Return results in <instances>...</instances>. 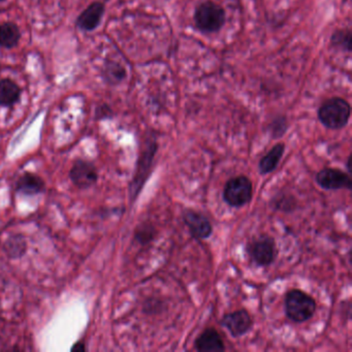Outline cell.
I'll return each mask as SVG.
<instances>
[{
	"label": "cell",
	"mask_w": 352,
	"mask_h": 352,
	"mask_svg": "<svg viewBox=\"0 0 352 352\" xmlns=\"http://www.w3.org/2000/svg\"><path fill=\"white\" fill-rule=\"evenodd\" d=\"M183 221L191 236L197 240H207L213 234V226L204 214L195 210H185Z\"/></svg>",
	"instance_id": "9"
},
{
	"label": "cell",
	"mask_w": 352,
	"mask_h": 352,
	"mask_svg": "<svg viewBox=\"0 0 352 352\" xmlns=\"http://www.w3.org/2000/svg\"><path fill=\"white\" fill-rule=\"evenodd\" d=\"M21 32L19 28L13 22H6L0 25V47L13 49L19 44Z\"/></svg>",
	"instance_id": "15"
},
{
	"label": "cell",
	"mask_w": 352,
	"mask_h": 352,
	"mask_svg": "<svg viewBox=\"0 0 352 352\" xmlns=\"http://www.w3.org/2000/svg\"><path fill=\"white\" fill-rule=\"evenodd\" d=\"M284 152H285V145L283 143H278L274 145L272 149L259 160V174L265 176V175L273 173L279 166L280 162L283 157Z\"/></svg>",
	"instance_id": "13"
},
{
	"label": "cell",
	"mask_w": 352,
	"mask_h": 352,
	"mask_svg": "<svg viewBox=\"0 0 352 352\" xmlns=\"http://www.w3.org/2000/svg\"><path fill=\"white\" fill-rule=\"evenodd\" d=\"M102 76L107 83L117 85L126 78V69L116 61L108 60L104 65Z\"/></svg>",
	"instance_id": "17"
},
{
	"label": "cell",
	"mask_w": 352,
	"mask_h": 352,
	"mask_svg": "<svg viewBox=\"0 0 352 352\" xmlns=\"http://www.w3.org/2000/svg\"><path fill=\"white\" fill-rule=\"evenodd\" d=\"M220 325L224 327L232 337L241 338L252 329L253 320L246 309H240L234 312L226 313L220 320Z\"/></svg>",
	"instance_id": "8"
},
{
	"label": "cell",
	"mask_w": 352,
	"mask_h": 352,
	"mask_svg": "<svg viewBox=\"0 0 352 352\" xmlns=\"http://www.w3.org/2000/svg\"><path fill=\"white\" fill-rule=\"evenodd\" d=\"M26 242L25 239L22 236H12L8 239L5 244V250L7 254L12 258L21 257L25 253Z\"/></svg>",
	"instance_id": "18"
},
{
	"label": "cell",
	"mask_w": 352,
	"mask_h": 352,
	"mask_svg": "<svg viewBox=\"0 0 352 352\" xmlns=\"http://www.w3.org/2000/svg\"><path fill=\"white\" fill-rule=\"evenodd\" d=\"M331 44L335 49L351 52V32L349 30H337L331 36Z\"/></svg>",
	"instance_id": "20"
},
{
	"label": "cell",
	"mask_w": 352,
	"mask_h": 352,
	"mask_svg": "<svg viewBox=\"0 0 352 352\" xmlns=\"http://www.w3.org/2000/svg\"><path fill=\"white\" fill-rule=\"evenodd\" d=\"M21 96V88L11 79L0 81V106L12 107L17 104Z\"/></svg>",
	"instance_id": "14"
},
{
	"label": "cell",
	"mask_w": 352,
	"mask_h": 352,
	"mask_svg": "<svg viewBox=\"0 0 352 352\" xmlns=\"http://www.w3.org/2000/svg\"><path fill=\"white\" fill-rule=\"evenodd\" d=\"M0 1H5V0H0Z\"/></svg>",
	"instance_id": "27"
},
{
	"label": "cell",
	"mask_w": 352,
	"mask_h": 352,
	"mask_svg": "<svg viewBox=\"0 0 352 352\" xmlns=\"http://www.w3.org/2000/svg\"><path fill=\"white\" fill-rule=\"evenodd\" d=\"M193 20L201 34H214L223 28L226 21V13L221 6L213 1H206L197 8Z\"/></svg>",
	"instance_id": "4"
},
{
	"label": "cell",
	"mask_w": 352,
	"mask_h": 352,
	"mask_svg": "<svg viewBox=\"0 0 352 352\" xmlns=\"http://www.w3.org/2000/svg\"><path fill=\"white\" fill-rule=\"evenodd\" d=\"M246 252L251 261L257 267H269L277 257L278 250L275 239L269 234H261L248 243Z\"/></svg>",
	"instance_id": "5"
},
{
	"label": "cell",
	"mask_w": 352,
	"mask_h": 352,
	"mask_svg": "<svg viewBox=\"0 0 352 352\" xmlns=\"http://www.w3.org/2000/svg\"><path fill=\"white\" fill-rule=\"evenodd\" d=\"M271 206L277 211L283 213H292L296 210V201L292 195L287 193H278L272 199Z\"/></svg>",
	"instance_id": "19"
},
{
	"label": "cell",
	"mask_w": 352,
	"mask_h": 352,
	"mask_svg": "<svg viewBox=\"0 0 352 352\" xmlns=\"http://www.w3.org/2000/svg\"><path fill=\"white\" fill-rule=\"evenodd\" d=\"M162 310V302L156 298H150L144 304V312L147 314H156L160 313Z\"/></svg>",
	"instance_id": "23"
},
{
	"label": "cell",
	"mask_w": 352,
	"mask_h": 352,
	"mask_svg": "<svg viewBox=\"0 0 352 352\" xmlns=\"http://www.w3.org/2000/svg\"><path fill=\"white\" fill-rule=\"evenodd\" d=\"M85 345L82 343H77L73 348H72V351H85Z\"/></svg>",
	"instance_id": "25"
},
{
	"label": "cell",
	"mask_w": 352,
	"mask_h": 352,
	"mask_svg": "<svg viewBox=\"0 0 352 352\" xmlns=\"http://www.w3.org/2000/svg\"><path fill=\"white\" fill-rule=\"evenodd\" d=\"M157 150L158 143L155 135L147 138L145 146L142 149L139 160H138L137 170H135V176L131 183V188H129L131 199L133 201L139 197L140 192L143 190L144 185L151 175Z\"/></svg>",
	"instance_id": "2"
},
{
	"label": "cell",
	"mask_w": 352,
	"mask_h": 352,
	"mask_svg": "<svg viewBox=\"0 0 352 352\" xmlns=\"http://www.w3.org/2000/svg\"><path fill=\"white\" fill-rule=\"evenodd\" d=\"M350 164H351V156H348L347 162H346V166H347L348 174H351V168H350Z\"/></svg>",
	"instance_id": "26"
},
{
	"label": "cell",
	"mask_w": 352,
	"mask_h": 352,
	"mask_svg": "<svg viewBox=\"0 0 352 352\" xmlns=\"http://www.w3.org/2000/svg\"><path fill=\"white\" fill-rule=\"evenodd\" d=\"M45 188V183L40 177L34 174H25L17 183V190L28 195H38Z\"/></svg>",
	"instance_id": "16"
},
{
	"label": "cell",
	"mask_w": 352,
	"mask_h": 352,
	"mask_svg": "<svg viewBox=\"0 0 352 352\" xmlns=\"http://www.w3.org/2000/svg\"><path fill=\"white\" fill-rule=\"evenodd\" d=\"M71 180L79 188H88L98 181V172L91 162L77 160L69 173Z\"/></svg>",
	"instance_id": "10"
},
{
	"label": "cell",
	"mask_w": 352,
	"mask_h": 352,
	"mask_svg": "<svg viewBox=\"0 0 352 352\" xmlns=\"http://www.w3.org/2000/svg\"><path fill=\"white\" fill-rule=\"evenodd\" d=\"M112 115V109H111L108 104H102V106L96 109V118L98 119L111 118Z\"/></svg>",
	"instance_id": "24"
},
{
	"label": "cell",
	"mask_w": 352,
	"mask_h": 352,
	"mask_svg": "<svg viewBox=\"0 0 352 352\" xmlns=\"http://www.w3.org/2000/svg\"><path fill=\"white\" fill-rule=\"evenodd\" d=\"M315 180L319 187L324 190H340V189L351 190L352 182L350 174L343 172L340 168H323L317 173Z\"/></svg>",
	"instance_id": "7"
},
{
	"label": "cell",
	"mask_w": 352,
	"mask_h": 352,
	"mask_svg": "<svg viewBox=\"0 0 352 352\" xmlns=\"http://www.w3.org/2000/svg\"><path fill=\"white\" fill-rule=\"evenodd\" d=\"M288 129V121L285 116H277L269 124V131L274 140L281 139Z\"/></svg>",
	"instance_id": "21"
},
{
	"label": "cell",
	"mask_w": 352,
	"mask_h": 352,
	"mask_svg": "<svg viewBox=\"0 0 352 352\" xmlns=\"http://www.w3.org/2000/svg\"><path fill=\"white\" fill-rule=\"evenodd\" d=\"M155 234L156 230L153 226L144 223L135 230V238L140 244L146 245L154 240Z\"/></svg>",
	"instance_id": "22"
},
{
	"label": "cell",
	"mask_w": 352,
	"mask_h": 352,
	"mask_svg": "<svg viewBox=\"0 0 352 352\" xmlns=\"http://www.w3.org/2000/svg\"><path fill=\"white\" fill-rule=\"evenodd\" d=\"M104 5L100 1L92 3L78 17L76 25L83 32H92L100 26L104 14Z\"/></svg>",
	"instance_id": "11"
},
{
	"label": "cell",
	"mask_w": 352,
	"mask_h": 352,
	"mask_svg": "<svg viewBox=\"0 0 352 352\" xmlns=\"http://www.w3.org/2000/svg\"><path fill=\"white\" fill-rule=\"evenodd\" d=\"M351 107L347 100L331 98L325 100L317 111V117L323 126L333 131L342 129L349 122Z\"/></svg>",
	"instance_id": "3"
},
{
	"label": "cell",
	"mask_w": 352,
	"mask_h": 352,
	"mask_svg": "<svg viewBox=\"0 0 352 352\" xmlns=\"http://www.w3.org/2000/svg\"><path fill=\"white\" fill-rule=\"evenodd\" d=\"M316 300L310 294L300 289H292L284 298V312L294 323L310 320L316 312Z\"/></svg>",
	"instance_id": "1"
},
{
	"label": "cell",
	"mask_w": 352,
	"mask_h": 352,
	"mask_svg": "<svg viewBox=\"0 0 352 352\" xmlns=\"http://www.w3.org/2000/svg\"><path fill=\"white\" fill-rule=\"evenodd\" d=\"M195 348L199 352H222L226 350V345L217 329L208 327L195 340Z\"/></svg>",
	"instance_id": "12"
},
{
	"label": "cell",
	"mask_w": 352,
	"mask_h": 352,
	"mask_svg": "<svg viewBox=\"0 0 352 352\" xmlns=\"http://www.w3.org/2000/svg\"><path fill=\"white\" fill-rule=\"evenodd\" d=\"M253 197L252 181L246 176L230 178L223 189V199L230 207L242 208L248 205Z\"/></svg>",
	"instance_id": "6"
}]
</instances>
